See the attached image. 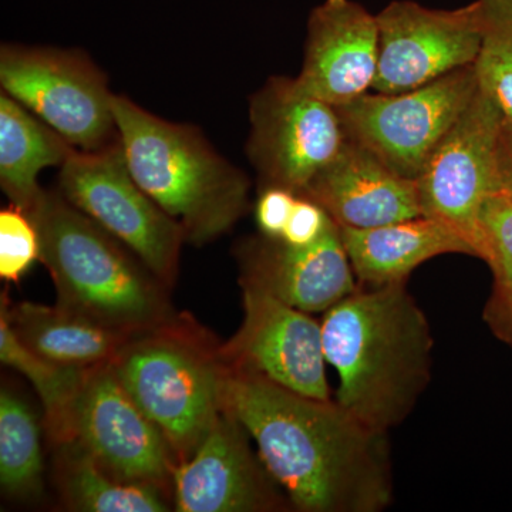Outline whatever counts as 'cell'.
I'll return each mask as SVG.
<instances>
[{"label":"cell","mask_w":512,"mask_h":512,"mask_svg":"<svg viewBox=\"0 0 512 512\" xmlns=\"http://www.w3.org/2000/svg\"><path fill=\"white\" fill-rule=\"evenodd\" d=\"M224 410L254 439L266 470L298 510L379 512L392 504L386 431L336 400L302 396L227 366Z\"/></svg>","instance_id":"obj_1"},{"label":"cell","mask_w":512,"mask_h":512,"mask_svg":"<svg viewBox=\"0 0 512 512\" xmlns=\"http://www.w3.org/2000/svg\"><path fill=\"white\" fill-rule=\"evenodd\" d=\"M322 338L343 409L386 433L410 416L430 384L434 340L406 282L336 303L323 318Z\"/></svg>","instance_id":"obj_2"},{"label":"cell","mask_w":512,"mask_h":512,"mask_svg":"<svg viewBox=\"0 0 512 512\" xmlns=\"http://www.w3.org/2000/svg\"><path fill=\"white\" fill-rule=\"evenodd\" d=\"M28 215L57 305L131 335L174 319L163 282L59 190H45Z\"/></svg>","instance_id":"obj_3"},{"label":"cell","mask_w":512,"mask_h":512,"mask_svg":"<svg viewBox=\"0 0 512 512\" xmlns=\"http://www.w3.org/2000/svg\"><path fill=\"white\" fill-rule=\"evenodd\" d=\"M113 113L136 183L201 245L234 227L248 210L249 180L221 156L200 128L171 123L113 94Z\"/></svg>","instance_id":"obj_4"},{"label":"cell","mask_w":512,"mask_h":512,"mask_svg":"<svg viewBox=\"0 0 512 512\" xmlns=\"http://www.w3.org/2000/svg\"><path fill=\"white\" fill-rule=\"evenodd\" d=\"M111 365L164 434L175 463L190 460L224 412L227 366L220 348L188 320L174 318L134 336Z\"/></svg>","instance_id":"obj_5"},{"label":"cell","mask_w":512,"mask_h":512,"mask_svg":"<svg viewBox=\"0 0 512 512\" xmlns=\"http://www.w3.org/2000/svg\"><path fill=\"white\" fill-rule=\"evenodd\" d=\"M0 86L77 150L119 140L107 76L82 50L3 45Z\"/></svg>","instance_id":"obj_6"},{"label":"cell","mask_w":512,"mask_h":512,"mask_svg":"<svg viewBox=\"0 0 512 512\" xmlns=\"http://www.w3.org/2000/svg\"><path fill=\"white\" fill-rule=\"evenodd\" d=\"M70 204L126 245L165 286L177 276L184 229L143 191L127 167L120 138L97 151L74 150L60 167Z\"/></svg>","instance_id":"obj_7"},{"label":"cell","mask_w":512,"mask_h":512,"mask_svg":"<svg viewBox=\"0 0 512 512\" xmlns=\"http://www.w3.org/2000/svg\"><path fill=\"white\" fill-rule=\"evenodd\" d=\"M477 90L473 64L416 89L397 93L370 90L336 110L349 140L396 173L417 180Z\"/></svg>","instance_id":"obj_8"},{"label":"cell","mask_w":512,"mask_h":512,"mask_svg":"<svg viewBox=\"0 0 512 512\" xmlns=\"http://www.w3.org/2000/svg\"><path fill=\"white\" fill-rule=\"evenodd\" d=\"M247 156L261 188L301 195L345 147L338 110L303 92L295 77H271L249 101Z\"/></svg>","instance_id":"obj_9"},{"label":"cell","mask_w":512,"mask_h":512,"mask_svg":"<svg viewBox=\"0 0 512 512\" xmlns=\"http://www.w3.org/2000/svg\"><path fill=\"white\" fill-rule=\"evenodd\" d=\"M503 120L493 100L478 87L416 180L423 217L453 229L476 258H480L478 215L498 185L495 151Z\"/></svg>","instance_id":"obj_10"},{"label":"cell","mask_w":512,"mask_h":512,"mask_svg":"<svg viewBox=\"0 0 512 512\" xmlns=\"http://www.w3.org/2000/svg\"><path fill=\"white\" fill-rule=\"evenodd\" d=\"M376 16L379 66L372 92L416 89L476 63L481 47L480 0L453 10L393 0Z\"/></svg>","instance_id":"obj_11"},{"label":"cell","mask_w":512,"mask_h":512,"mask_svg":"<svg viewBox=\"0 0 512 512\" xmlns=\"http://www.w3.org/2000/svg\"><path fill=\"white\" fill-rule=\"evenodd\" d=\"M72 439L111 476L160 487L177 466L173 451L133 397L113 365L87 370L72 410Z\"/></svg>","instance_id":"obj_12"},{"label":"cell","mask_w":512,"mask_h":512,"mask_svg":"<svg viewBox=\"0 0 512 512\" xmlns=\"http://www.w3.org/2000/svg\"><path fill=\"white\" fill-rule=\"evenodd\" d=\"M242 289L244 322L220 348L225 366L302 396L330 400L322 323L256 286L242 284Z\"/></svg>","instance_id":"obj_13"},{"label":"cell","mask_w":512,"mask_h":512,"mask_svg":"<svg viewBox=\"0 0 512 512\" xmlns=\"http://www.w3.org/2000/svg\"><path fill=\"white\" fill-rule=\"evenodd\" d=\"M248 437L244 426L224 410L194 456L174 467L175 510H281L285 504L275 480L251 450Z\"/></svg>","instance_id":"obj_14"},{"label":"cell","mask_w":512,"mask_h":512,"mask_svg":"<svg viewBox=\"0 0 512 512\" xmlns=\"http://www.w3.org/2000/svg\"><path fill=\"white\" fill-rule=\"evenodd\" d=\"M379 66V23L355 0H325L308 20L305 55L295 82L338 107L372 90Z\"/></svg>","instance_id":"obj_15"},{"label":"cell","mask_w":512,"mask_h":512,"mask_svg":"<svg viewBox=\"0 0 512 512\" xmlns=\"http://www.w3.org/2000/svg\"><path fill=\"white\" fill-rule=\"evenodd\" d=\"M241 284L306 313L326 312L356 291L355 271L335 221L309 245L262 237L242 251Z\"/></svg>","instance_id":"obj_16"},{"label":"cell","mask_w":512,"mask_h":512,"mask_svg":"<svg viewBox=\"0 0 512 512\" xmlns=\"http://www.w3.org/2000/svg\"><path fill=\"white\" fill-rule=\"evenodd\" d=\"M301 197L318 202L339 227L375 228L423 217L416 180L349 138Z\"/></svg>","instance_id":"obj_17"},{"label":"cell","mask_w":512,"mask_h":512,"mask_svg":"<svg viewBox=\"0 0 512 512\" xmlns=\"http://www.w3.org/2000/svg\"><path fill=\"white\" fill-rule=\"evenodd\" d=\"M339 229L355 275L370 286L406 282L417 266L436 256H473L470 247L453 229L429 217L375 228Z\"/></svg>","instance_id":"obj_18"},{"label":"cell","mask_w":512,"mask_h":512,"mask_svg":"<svg viewBox=\"0 0 512 512\" xmlns=\"http://www.w3.org/2000/svg\"><path fill=\"white\" fill-rule=\"evenodd\" d=\"M2 302L20 342L37 355L62 365L80 369L109 365L137 336L110 328L60 305L22 302L10 308L5 295Z\"/></svg>","instance_id":"obj_19"},{"label":"cell","mask_w":512,"mask_h":512,"mask_svg":"<svg viewBox=\"0 0 512 512\" xmlns=\"http://www.w3.org/2000/svg\"><path fill=\"white\" fill-rule=\"evenodd\" d=\"M74 150L45 121L5 92L0 94V187L10 204L29 214L45 192L39 174L62 167Z\"/></svg>","instance_id":"obj_20"},{"label":"cell","mask_w":512,"mask_h":512,"mask_svg":"<svg viewBox=\"0 0 512 512\" xmlns=\"http://www.w3.org/2000/svg\"><path fill=\"white\" fill-rule=\"evenodd\" d=\"M64 500L86 512H164L170 510L160 487L126 483L97 464L77 441L59 444Z\"/></svg>","instance_id":"obj_21"},{"label":"cell","mask_w":512,"mask_h":512,"mask_svg":"<svg viewBox=\"0 0 512 512\" xmlns=\"http://www.w3.org/2000/svg\"><path fill=\"white\" fill-rule=\"evenodd\" d=\"M0 360L22 373L35 387L45 407L47 429L57 444L72 439V410L87 370L62 365L37 355L20 342L10 326L5 303L0 309Z\"/></svg>","instance_id":"obj_22"},{"label":"cell","mask_w":512,"mask_h":512,"mask_svg":"<svg viewBox=\"0 0 512 512\" xmlns=\"http://www.w3.org/2000/svg\"><path fill=\"white\" fill-rule=\"evenodd\" d=\"M43 474L40 430L32 409L8 389L0 393V484L6 494L28 498Z\"/></svg>","instance_id":"obj_23"},{"label":"cell","mask_w":512,"mask_h":512,"mask_svg":"<svg viewBox=\"0 0 512 512\" xmlns=\"http://www.w3.org/2000/svg\"><path fill=\"white\" fill-rule=\"evenodd\" d=\"M481 47L474 72L478 87L512 120V0H480Z\"/></svg>","instance_id":"obj_24"},{"label":"cell","mask_w":512,"mask_h":512,"mask_svg":"<svg viewBox=\"0 0 512 512\" xmlns=\"http://www.w3.org/2000/svg\"><path fill=\"white\" fill-rule=\"evenodd\" d=\"M480 259L493 271L495 284H512V192L498 184L478 215Z\"/></svg>","instance_id":"obj_25"},{"label":"cell","mask_w":512,"mask_h":512,"mask_svg":"<svg viewBox=\"0 0 512 512\" xmlns=\"http://www.w3.org/2000/svg\"><path fill=\"white\" fill-rule=\"evenodd\" d=\"M40 259L39 234L28 214L15 205L0 211V276L19 282Z\"/></svg>","instance_id":"obj_26"},{"label":"cell","mask_w":512,"mask_h":512,"mask_svg":"<svg viewBox=\"0 0 512 512\" xmlns=\"http://www.w3.org/2000/svg\"><path fill=\"white\" fill-rule=\"evenodd\" d=\"M328 212L311 198L298 195L281 239L291 245H309L318 241L332 224Z\"/></svg>","instance_id":"obj_27"},{"label":"cell","mask_w":512,"mask_h":512,"mask_svg":"<svg viewBox=\"0 0 512 512\" xmlns=\"http://www.w3.org/2000/svg\"><path fill=\"white\" fill-rule=\"evenodd\" d=\"M298 195L282 187L261 188L256 202V224L265 237L281 238Z\"/></svg>","instance_id":"obj_28"},{"label":"cell","mask_w":512,"mask_h":512,"mask_svg":"<svg viewBox=\"0 0 512 512\" xmlns=\"http://www.w3.org/2000/svg\"><path fill=\"white\" fill-rule=\"evenodd\" d=\"M483 316L495 338L512 348V284L494 282Z\"/></svg>","instance_id":"obj_29"},{"label":"cell","mask_w":512,"mask_h":512,"mask_svg":"<svg viewBox=\"0 0 512 512\" xmlns=\"http://www.w3.org/2000/svg\"><path fill=\"white\" fill-rule=\"evenodd\" d=\"M495 164H497L498 184L512 192V120L504 119L501 124L497 151H495Z\"/></svg>","instance_id":"obj_30"}]
</instances>
